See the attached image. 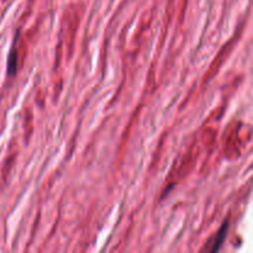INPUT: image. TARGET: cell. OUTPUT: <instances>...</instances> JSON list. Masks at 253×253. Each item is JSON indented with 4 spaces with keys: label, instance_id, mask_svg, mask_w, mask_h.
Listing matches in <instances>:
<instances>
[{
    "label": "cell",
    "instance_id": "obj_1",
    "mask_svg": "<svg viewBox=\"0 0 253 253\" xmlns=\"http://www.w3.org/2000/svg\"><path fill=\"white\" fill-rule=\"evenodd\" d=\"M226 230H227V222H225V225L222 226V229L220 230L219 235H217V241H216V245H215V247H212V251H216L217 249L220 247V245H221V241L222 239L225 237V234H226Z\"/></svg>",
    "mask_w": 253,
    "mask_h": 253
}]
</instances>
